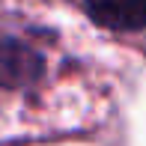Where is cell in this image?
<instances>
[{
	"mask_svg": "<svg viewBox=\"0 0 146 146\" xmlns=\"http://www.w3.org/2000/svg\"><path fill=\"white\" fill-rule=\"evenodd\" d=\"M45 60L36 48L12 36H0V87L21 90L42 78Z\"/></svg>",
	"mask_w": 146,
	"mask_h": 146,
	"instance_id": "obj_1",
	"label": "cell"
},
{
	"mask_svg": "<svg viewBox=\"0 0 146 146\" xmlns=\"http://www.w3.org/2000/svg\"><path fill=\"white\" fill-rule=\"evenodd\" d=\"M84 9L102 30L137 33L146 27V0H84Z\"/></svg>",
	"mask_w": 146,
	"mask_h": 146,
	"instance_id": "obj_2",
	"label": "cell"
}]
</instances>
